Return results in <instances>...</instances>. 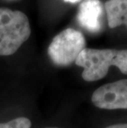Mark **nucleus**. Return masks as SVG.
Segmentation results:
<instances>
[{"label":"nucleus","instance_id":"nucleus-4","mask_svg":"<svg viewBox=\"0 0 127 128\" xmlns=\"http://www.w3.org/2000/svg\"><path fill=\"white\" fill-rule=\"evenodd\" d=\"M92 102L102 109H127V80L99 87L92 95Z\"/></svg>","mask_w":127,"mask_h":128},{"label":"nucleus","instance_id":"nucleus-3","mask_svg":"<svg viewBox=\"0 0 127 128\" xmlns=\"http://www.w3.org/2000/svg\"><path fill=\"white\" fill-rule=\"evenodd\" d=\"M85 46V38L80 32L67 28L54 37L48 47V55L54 64L67 66L75 62Z\"/></svg>","mask_w":127,"mask_h":128},{"label":"nucleus","instance_id":"nucleus-9","mask_svg":"<svg viewBox=\"0 0 127 128\" xmlns=\"http://www.w3.org/2000/svg\"><path fill=\"white\" fill-rule=\"evenodd\" d=\"M67 2H70V4H76L78 2H80L81 0H64Z\"/></svg>","mask_w":127,"mask_h":128},{"label":"nucleus","instance_id":"nucleus-1","mask_svg":"<svg viewBox=\"0 0 127 128\" xmlns=\"http://www.w3.org/2000/svg\"><path fill=\"white\" fill-rule=\"evenodd\" d=\"M75 64L83 68L82 77L88 82L103 78L111 66L117 67L121 73L127 74V50L85 48Z\"/></svg>","mask_w":127,"mask_h":128},{"label":"nucleus","instance_id":"nucleus-8","mask_svg":"<svg viewBox=\"0 0 127 128\" xmlns=\"http://www.w3.org/2000/svg\"><path fill=\"white\" fill-rule=\"evenodd\" d=\"M105 128H127V123H123V124H116V125H112Z\"/></svg>","mask_w":127,"mask_h":128},{"label":"nucleus","instance_id":"nucleus-11","mask_svg":"<svg viewBox=\"0 0 127 128\" xmlns=\"http://www.w3.org/2000/svg\"><path fill=\"white\" fill-rule=\"evenodd\" d=\"M46 128H59V127H46Z\"/></svg>","mask_w":127,"mask_h":128},{"label":"nucleus","instance_id":"nucleus-2","mask_svg":"<svg viewBox=\"0 0 127 128\" xmlns=\"http://www.w3.org/2000/svg\"><path fill=\"white\" fill-rule=\"evenodd\" d=\"M31 32L25 13L0 8V56L13 55L27 40Z\"/></svg>","mask_w":127,"mask_h":128},{"label":"nucleus","instance_id":"nucleus-7","mask_svg":"<svg viewBox=\"0 0 127 128\" xmlns=\"http://www.w3.org/2000/svg\"><path fill=\"white\" fill-rule=\"evenodd\" d=\"M31 121L26 118H17L7 122L0 123V128H31Z\"/></svg>","mask_w":127,"mask_h":128},{"label":"nucleus","instance_id":"nucleus-10","mask_svg":"<svg viewBox=\"0 0 127 128\" xmlns=\"http://www.w3.org/2000/svg\"><path fill=\"white\" fill-rule=\"evenodd\" d=\"M4 1H7V2H15V1H18V0H4Z\"/></svg>","mask_w":127,"mask_h":128},{"label":"nucleus","instance_id":"nucleus-6","mask_svg":"<svg viewBox=\"0 0 127 128\" xmlns=\"http://www.w3.org/2000/svg\"><path fill=\"white\" fill-rule=\"evenodd\" d=\"M105 11L110 28L127 26V0H108L105 2Z\"/></svg>","mask_w":127,"mask_h":128},{"label":"nucleus","instance_id":"nucleus-5","mask_svg":"<svg viewBox=\"0 0 127 128\" xmlns=\"http://www.w3.org/2000/svg\"><path fill=\"white\" fill-rule=\"evenodd\" d=\"M103 12V5L100 0H83L78 11V22L91 33H98L102 28Z\"/></svg>","mask_w":127,"mask_h":128}]
</instances>
